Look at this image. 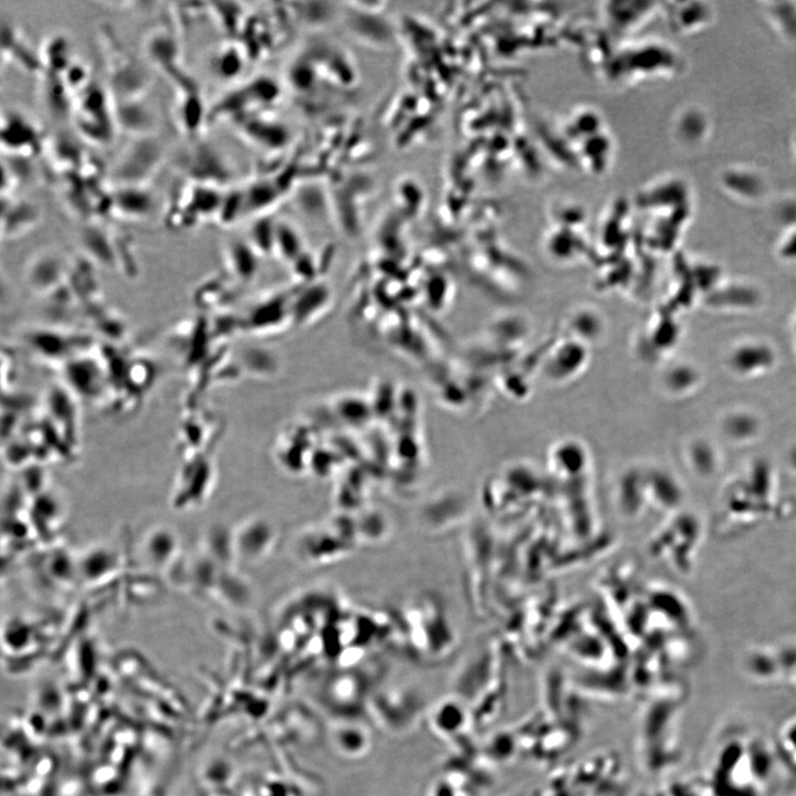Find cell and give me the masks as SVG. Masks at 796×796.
<instances>
[{
  "instance_id": "18",
  "label": "cell",
  "mask_w": 796,
  "mask_h": 796,
  "mask_svg": "<svg viewBox=\"0 0 796 796\" xmlns=\"http://www.w3.org/2000/svg\"><path fill=\"white\" fill-rule=\"evenodd\" d=\"M249 255L250 251L248 247L242 243H232L228 247L227 258L229 265L231 264L234 272L245 277L250 275L249 273L251 271V269L245 265L252 262V258Z\"/></svg>"
},
{
  "instance_id": "17",
  "label": "cell",
  "mask_w": 796,
  "mask_h": 796,
  "mask_svg": "<svg viewBox=\"0 0 796 796\" xmlns=\"http://www.w3.org/2000/svg\"><path fill=\"white\" fill-rule=\"evenodd\" d=\"M245 209L244 192L229 191L223 192L221 203L216 217V222L222 226H229L234 222L235 218Z\"/></svg>"
},
{
  "instance_id": "13",
  "label": "cell",
  "mask_w": 796,
  "mask_h": 796,
  "mask_svg": "<svg viewBox=\"0 0 796 796\" xmlns=\"http://www.w3.org/2000/svg\"><path fill=\"white\" fill-rule=\"evenodd\" d=\"M113 111L117 130L130 137L155 134L156 114L145 97L113 102Z\"/></svg>"
},
{
  "instance_id": "15",
  "label": "cell",
  "mask_w": 796,
  "mask_h": 796,
  "mask_svg": "<svg viewBox=\"0 0 796 796\" xmlns=\"http://www.w3.org/2000/svg\"><path fill=\"white\" fill-rule=\"evenodd\" d=\"M209 67L221 80L238 76L243 67V54L239 45L230 42L218 45L210 54Z\"/></svg>"
},
{
  "instance_id": "6",
  "label": "cell",
  "mask_w": 796,
  "mask_h": 796,
  "mask_svg": "<svg viewBox=\"0 0 796 796\" xmlns=\"http://www.w3.org/2000/svg\"><path fill=\"white\" fill-rule=\"evenodd\" d=\"M186 181L221 188L231 172L222 154L201 137L192 139L179 159Z\"/></svg>"
},
{
  "instance_id": "7",
  "label": "cell",
  "mask_w": 796,
  "mask_h": 796,
  "mask_svg": "<svg viewBox=\"0 0 796 796\" xmlns=\"http://www.w3.org/2000/svg\"><path fill=\"white\" fill-rule=\"evenodd\" d=\"M0 122L2 155L33 158L45 150L48 139L42 129L24 113L9 108Z\"/></svg>"
},
{
  "instance_id": "16",
  "label": "cell",
  "mask_w": 796,
  "mask_h": 796,
  "mask_svg": "<svg viewBox=\"0 0 796 796\" xmlns=\"http://www.w3.org/2000/svg\"><path fill=\"white\" fill-rule=\"evenodd\" d=\"M57 76L73 97L94 80L88 66L76 59Z\"/></svg>"
},
{
  "instance_id": "4",
  "label": "cell",
  "mask_w": 796,
  "mask_h": 796,
  "mask_svg": "<svg viewBox=\"0 0 796 796\" xmlns=\"http://www.w3.org/2000/svg\"><path fill=\"white\" fill-rule=\"evenodd\" d=\"M165 157L156 134L130 137L112 168L114 186H148Z\"/></svg>"
},
{
  "instance_id": "10",
  "label": "cell",
  "mask_w": 796,
  "mask_h": 796,
  "mask_svg": "<svg viewBox=\"0 0 796 796\" xmlns=\"http://www.w3.org/2000/svg\"><path fill=\"white\" fill-rule=\"evenodd\" d=\"M148 186H114L109 192V216L126 221L146 219L155 208Z\"/></svg>"
},
{
  "instance_id": "3",
  "label": "cell",
  "mask_w": 796,
  "mask_h": 796,
  "mask_svg": "<svg viewBox=\"0 0 796 796\" xmlns=\"http://www.w3.org/2000/svg\"><path fill=\"white\" fill-rule=\"evenodd\" d=\"M221 188L186 181L171 195L165 222L175 229L191 228L214 220L223 196Z\"/></svg>"
},
{
  "instance_id": "5",
  "label": "cell",
  "mask_w": 796,
  "mask_h": 796,
  "mask_svg": "<svg viewBox=\"0 0 796 796\" xmlns=\"http://www.w3.org/2000/svg\"><path fill=\"white\" fill-rule=\"evenodd\" d=\"M142 45L146 62L159 70L172 86L193 80L182 64L181 38L176 30L156 27L145 34Z\"/></svg>"
},
{
  "instance_id": "11",
  "label": "cell",
  "mask_w": 796,
  "mask_h": 796,
  "mask_svg": "<svg viewBox=\"0 0 796 796\" xmlns=\"http://www.w3.org/2000/svg\"><path fill=\"white\" fill-rule=\"evenodd\" d=\"M80 231V242L87 258L114 266L126 253V241L97 221H86Z\"/></svg>"
},
{
  "instance_id": "8",
  "label": "cell",
  "mask_w": 796,
  "mask_h": 796,
  "mask_svg": "<svg viewBox=\"0 0 796 796\" xmlns=\"http://www.w3.org/2000/svg\"><path fill=\"white\" fill-rule=\"evenodd\" d=\"M174 90L172 116L178 129L190 139L199 138L209 115L199 84L193 80Z\"/></svg>"
},
{
  "instance_id": "9",
  "label": "cell",
  "mask_w": 796,
  "mask_h": 796,
  "mask_svg": "<svg viewBox=\"0 0 796 796\" xmlns=\"http://www.w3.org/2000/svg\"><path fill=\"white\" fill-rule=\"evenodd\" d=\"M41 220L36 202L14 196H1L0 230L3 240H12L31 231Z\"/></svg>"
},
{
  "instance_id": "14",
  "label": "cell",
  "mask_w": 796,
  "mask_h": 796,
  "mask_svg": "<svg viewBox=\"0 0 796 796\" xmlns=\"http://www.w3.org/2000/svg\"><path fill=\"white\" fill-rule=\"evenodd\" d=\"M39 55L43 73L53 75H60L75 59L72 55L70 39L62 32L46 36L41 44Z\"/></svg>"
},
{
  "instance_id": "1",
  "label": "cell",
  "mask_w": 796,
  "mask_h": 796,
  "mask_svg": "<svg viewBox=\"0 0 796 796\" xmlns=\"http://www.w3.org/2000/svg\"><path fill=\"white\" fill-rule=\"evenodd\" d=\"M103 43L107 77L105 86L112 101L145 97L151 83V73L147 65L126 52L106 30Z\"/></svg>"
},
{
  "instance_id": "2",
  "label": "cell",
  "mask_w": 796,
  "mask_h": 796,
  "mask_svg": "<svg viewBox=\"0 0 796 796\" xmlns=\"http://www.w3.org/2000/svg\"><path fill=\"white\" fill-rule=\"evenodd\" d=\"M71 118L78 135L91 143L106 144L117 130L112 97L94 80L73 97Z\"/></svg>"
},
{
  "instance_id": "12",
  "label": "cell",
  "mask_w": 796,
  "mask_h": 796,
  "mask_svg": "<svg viewBox=\"0 0 796 796\" xmlns=\"http://www.w3.org/2000/svg\"><path fill=\"white\" fill-rule=\"evenodd\" d=\"M1 62L14 63L29 73H43L39 52L36 53L20 28L12 21L1 20Z\"/></svg>"
}]
</instances>
